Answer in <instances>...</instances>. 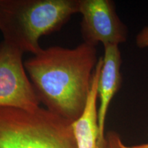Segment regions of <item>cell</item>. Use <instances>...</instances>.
<instances>
[{"label":"cell","mask_w":148,"mask_h":148,"mask_svg":"<svg viewBox=\"0 0 148 148\" xmlns=\"http://www.w3.org/2000/svg\"><path fill=\"white\" fill-rule=\"evenodd\" d=\"M94 46L42 49L24 63L40 103L73 122L82 114L98 62Z\"/></svg>","instance_id":"6da1fadb"},{"label":"cell","mask_w":148,"mask_h":148,"mask_svg":"<svg viewBox=\"0 0 148 148\" xmlns=\"http://www.w3.org/2000/svg\"><path fill=\"white\" fill-rule=\"evenodd\" d=\"M79 0H0L3 41L22 52L41 50L42 36L59 29L79 12Z\"/></svg>","instance_id":"7a4b0ae2"},{"label":"cell","mask_w":148,"mask_h":148,"mask_svg":"<svg viewBox=\"0 0 148 148\" xmlns=\"http://www.w3.org/2000/svg\"><path fill=\"white\" fill-rule=\"evenodd\" d=\"M72 123L40 107L0 108V148H77Z\"/></svg>","instance_id":"3957f363"},{"label":"cell","mask_w":148,"mask_h":148,"mask_svg":"<svg viewBox=\"0 0 148 148\" xmlns=\"http://www.w3.org/2000/svg\"><path fill=\"white\" fill-rule=\"evenodd\" d=\"M23 52L3 41L0 44V108L32 110L40 101L22 62Z\"/></svg>","instance_id":"277c9868"},{"label":"cell","mask_w":148,"mask_h":148,"mask_svg":"<svg viewBox=\"0 0 148 148\" xmlns=\"http://www.w3.org/2000/svg\"><path fill=\"white\" fill-rule=\"evenodd\" d=\"M79 12L82 16L81 30L84 42L103 47L123 43L127 38V29L118 16L110 0H79Z\"/></svg>","instance_id":"5b68a950"},{"label":"cell","mask_w":148,"mask_h":148,"mask_svg":"<svg viewBox=\"0 0 148 148\" xmlns=\"http://www.w3.org/2000/svg\"><path fill=\"white\" fill-rule=\"evenodd\" d=\"M97 85V108L99 127V148L103 147L105 138V122L112 98L121 86V55L119 46L104 47V55Z\"/></svg>","instance_id":"8992f818"},{"label":"cell","mask_w":148,"mask_h":148,"mask_svg":"<svg viewBox=\"0 0 148 148\" xmlns=\"http://www.w3.org/2000/svg\"><path fill=\"white\" fill-rule=\"evenodd\" d=\"M103 62L98 59L86 106L81 116L72 123L77 148H99V127L97 115V85Z\"/></svg>","instance_id":"52a82bcc"},{"label":"cell","mask_w":148,"mask_h":148,"mask_svg":"<svg viewBox=\"0 0 148 148\" xmlns=\"http://www.w3.org/2000/svg\"><path fill=\"white\" fill-rule=\"evenodd\" d=\"M102 148H129V146L123 143L121 136L117 132L110 131L105 134Z\"/></svg>","instance_id":"ba28073f"},{"label":"cell","mask_w":148,"mask_h":148,"mask_svg":"<svg viewBox=\"0 0 148 148\" xmlns=\"http://www.w3.org/2000/svg\"><path fill=\"white\" fill-rule=\"evenodd\" d=\"M136 44L140 49L148 48V25L144 27L136 36Z\"/></svg>","instance_id":"9c48e42d"},{"label":"cell","mask_w":148,"mask_h":148,"mask_svg":"<svg viewBox=\"0 0 148 148\" xmlns=\"http://www.w3.org/2000/svg\"><path fill=\"white\" fill-rule=\"evenodd\" d=\"M129 148H148V143H144V144H140V145L129 146Z\"/></svg>","instance_id":"30bf717a"}]
</instances>
